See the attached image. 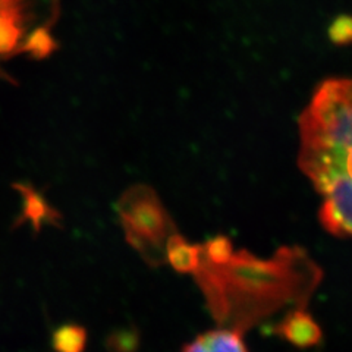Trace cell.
<instances>
[{
    "label": "cell",
    "mask_w": 352,
    "mask_h": 352,
    "mask_svg": "<svg viewBox=\"0 0 352 352\" xmlns=\"http://www.w3.org/2000/svg\"><path fill=\"white\" fill-rule=\"evenodd\" d=\"M186 272L219 327L241 335L286 305L304 308L322 279V270L300 247H282L272 258H260L235 250L222 235L194 245Z\"/></svg>",
    "instance_id": "obj_1"
},
{
    "label": "cell",
    "mask_w": 352,
    "mask_h": 352,
    "mask_svg": "<svg viewBox=\"0 0 352 352\" xmlns=\"http://www.w3.org/2000/svg\"><path fill=\"white\" fill-rule=\"evenodd\" d=\"M298 166L322 198L318 220L352 239V76L316 88L298 118Z\"/></svg>",
    "instance_id": "obj_2"
},
{
    "label": "cell",
    "mask_w": 352,
    "mask_h": 352,
    "mask_svg": "<svg viewBox=\"0 0 352 352\" xmlns=\"http://www.w3.org/2000/svg\"><path fill=\"white\" fill-rule=\"evenodd\" d=\"M56 9V0H0V62L24 53L46 56L54 46L50 25Z\"/></svg>",
    "instance_id": "obj_3"
},
{
    "label": "cell",
    "mask_w": 352,
    "mask_h": 352,
    "mask_svg": "<svg viewBox=\"0 0 352 352\" xmlns=\"http://www.w3.org/2000/svg\"><path fill=\"white\" fill-rule=\"evenodd\" d=\"M118 210L131 244L147 258H164L168 239L176 229L156 192L148 186H134L120 198Z\"/></svg>",
    "instance_id": "obj_4"
},
{
    "label": "cell",
    "mask_w": 352,
    "mask_h": 352,
    "mask_svg": "<svg viewBox=\"0 0 352 352\" xmlns=\"http://www.w3.org/2000/svg\"><path fill=\"white\" fill-rule=\"evenodd\" d=\"M182 352H248L241 333L217 327L197 336Z\"/></svg>",
    "instance_id": "obj_5"
},
{
    "label": "cell",
    "mask_w": 352,
    "mask_h": 352,
    "mask_svg": "<svg viewBox=\"0 0 352 352\" xmlns=\"http://www.w3.org/2000/svg\"><path fill=\"white\" fill-rule=\"evenodd\" d=\"M282 335L296 345L310 346L317 342L320 330L313 318L305 314L304 308H298L294 311V318H288L282 324Z\"/></svg>",
    "instance_id": "obj_6"
},
{
    "label": "cell",
    "mask_w": 352,
    "mask_h": 352,
    "mask_svg": "<svg viewBox=\"0 0 352 352\" xmlns=\"http://www.w3.org/2000/svg\"><path fill=\"white\" fill-rule=\"evenodd\" d=\"M330 38L336 43H349L352 41V18L340 16L333 22L330 28Z\"/></svg>",
    "instance_id": "obj_7"
}]
</instances>
